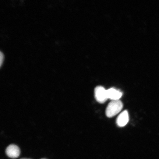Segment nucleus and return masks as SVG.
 <instances>
[{"mask_svg":"<svg viewBox=\"0 0 159 159\" xmlns=\"http://www.w3.org/2000/svg\"><path fill=\"white\" fill-rule=\"evenodd\" d=\"M123 104L120 100H113L109 103L106 110V115L108 118H111L118 114L122 110Z\"/></svg>","mask_w":159,"mask_h":159,"instance_id":"f257e3e1","label":"nucleus"},{"mask_svg":"<svg viewBox=\"0 0 159 159\" xmlns=\"http://www.w3.org/2000/svg\"><path fill=\"white\" fill-rule=\"evenodd\" d=\"M94 93L95 99L99 103H104L108 99L107 90L102 86L97 87L95 89Z\"/></svg>","mask_w":159,"mask_h":159,"instance_id":"f03ea898","label":"nucleus"},{"mask_svg":"<svg viewBox=\"0 0 159 159\" xmlns=\"http://www.w3.org/2000/svg\"><path fill=\"white\" fill-rule=\"evenodd\" d=\"M6 153L9 157L15 159L19 157L20 154V150L16 145L11 144L6 149Z\"/></svg>","mask_w":159,"mask_h":159,"instance_id":"7ed1b4c3","label":"nucleus"},{"mask_svg":"<svg viewBox=\"0 0 159 159\" xmlns=\"http://www.w3.org/2000/svg\"><path fill=\"white\" fill-rule=\"evenodd\" d=\"M129 116L128 111H123L119 115L116 119V124L119 127H124L129 122Z\"/></svg>","mask_w":159,"mask_h":159,"instance_id":"20e7f679","label":"nucleus"},{"mask_svg":"<svg viewBox=\"0 0 159 159\" xmlns=\"http://www.w3.org/2000/svg\"><path fill=\"white\" fill-rule=\"evenodd\" d=\"M108 99L113 100H119L122 97V93L114 88H111L107 90Z\"/></svg>","mask_w":159,"mask_h":159,"instance_id":"39448f33","label":"nucleus"},{"mask_svg":"<svg viewBox=\"0 0 159 159\" xmlns=\"http://www.w3.org/2000/svg\"><path fill=\"white\" fill-rule=\"evenodd\" d=\"M3 54L2 52H1L0 53V65H2V63L3 62Z\"/></svg>","mask_w":159,"mask_h":159,"instance_id":"423d86ee","label":"nucleus"},{"mask_svg":"<svg viewBox=\"0 0 159 159\" xmlns=\"http://www.w3.org/2000/svg\"><path fill=\"white\" fill-rule=\"evenodd\" d=\"M21 159H30L25 158H21Z\"/></svg>","mask_w":159,"mask_h":159,"instance_id":"0eeeda50","label":"nucleus"},{"mask_svg":"<svg viewBox=\"0 0 159 159\" xmlns=\"http://www.w3.org/2000/svg\"><path fill=\"white\" fill-rule=\"evenodd\" d=\"M46 159L43 158V159Z\"/></svg>","mask_w":159,"mask_h":159,"instance_id":"6e6552de","label":"nucleus"}]
</instances>
